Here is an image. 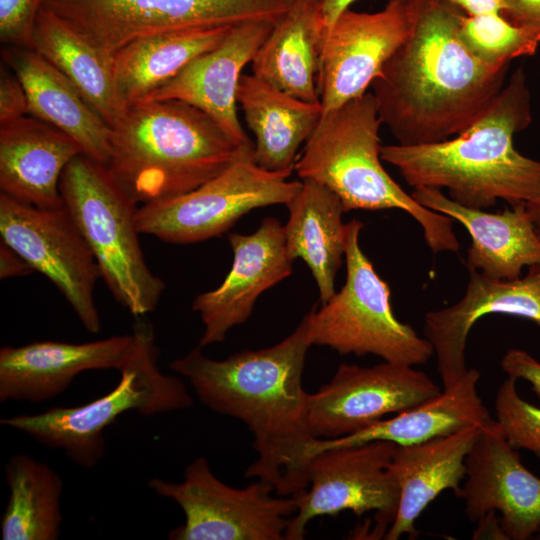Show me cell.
Returning <instances> with one entry per match:
<instances>
[{
	"mask_svg": "<svg viewBox=\"0 0 540 540\" xmlns=\"http://www.w3.org/2000/svg\"><path fill=\"white\" fill-rule=\"evenodd\" d=\"M4 52L6 62L25 89L28 115L58 128L80 146L82 154L106 167L112 127L72 82L39 53L19 47Z\"/></svg>",
	"mask_w": 540,
	"mask_h": 540,
	"instance_id": "24",
	"label": "cell"
},
{
	"mask_svg": "<svg viewBox=\"0 0 540 540\" xmlns=\"http://www.w3.org/2000/svg\"><path fill=\"white\" fill-rule=\"evenodd\" d=\"M297 195L286 205L289 219L284 226L289 258H301L317 284L319 298L326 303L335 293V278L345 256L348 225L336 194L325 186L301 180Z\"/></svg>",
	"mask_w": 540,
	"mask_h": 540,
	"instance_id": "29",
	"label": "cell"
},
{
	"mask_svg": "<svg viewBox=\"0 0 540 540\" xmlns=\"http://www.w3.org/2000/svg\"><path fill=\"white\" fill-rule=\"evenodd\" d=\"M479 379L480 372L468 368L453 385L413 408L344 437L316 439L311 446L310 457L326 449L377 440L391 441L396 445L418 444L472 425L488 426L494 419L478 394Z\"/></svg>",
	"mask_w": 540,
	"mask_h": 540,
	"instance_id": "25",
	"label": "cell"
},
{
	"mask_svg": "<svg viewBox=\"0 0 540 540\" xmlns=\"http://www.w3.org/2000/svg\"><path fill=\"white\" fill-rule=\"evenodd\" d=\"M232 26L171 30L137 38L120 48L113 55V67L127 107L145 100L194 58L215 47Z\"/></svg>",
	"mask_w": 540,
	"mask_h": 540,
	"instance_id": "30",
	"label": "cell"
},
{
	"mask_svg": "<svg viewBox=\"0 0 540 540\" xmlns=\"http://www.w3.org/2000/svg\"><path fill=\"white\" fill-rule=\"evenodd\" d=\"M381 125L375 97L369 92L323 113L294 171L301 180L315 181L336 194L345 212L402 210L419 223L433 253L458 251L453 219L420 205L384 169Z\"/></svg>",
	"mask_w": 540,
	"mask_h": 540,
	"instance_id": "5",
	"label": "cell"
},
{
	"mask_svg": "<svg viewBox=\"0 0 540 540\" xmlns=\"http://www.w3.org/2000/svg\"><path fill=\"white\" fill-rule=\"evenodd\" d=\"M228 241L233 251L228 274L217 288L197 295L192 303L203 324L201 348L223 342L233 327L250 317L257 298L293 270L284 226L275 217L264 218L252 234L230 233Z\"/></svg>",
	"mask_w": 540,
	"mask_h": 540,
	"instance_id": "17",
	"label": "cell"
},
{
	"mask_svg": "<svg viewBox=\"0 0 540 540\" xmlns=\"http://www.w3.org/2000/svg\"><path fill=\"white\" fill-rule=\"evenodd\" d=\"M477 528L473 532V539H504L508 540L505 535L499 518L495 512H489L477 520Z\"/></svg>",
	"mask_w": 540,
	"mask_h": 540,
	"instance_id": "40",
	"label": "cell"
},
{
	"mask_svg": "<svg viewBox=\"0 0 540 540\" xmlns=\"http://www.w3.org/2000/svg\"><path fill=\"white\" fill-rule=\"evenodd\" d=\"M535 536H536V539L540 540V529L537 531Z\"/></svg>",
	"mask_w": 540,
	"mask_h": 540,
	"instance_id": "43",
	"label": "cell"
},
{
	"mask_svg": "<svg viewBox=\"0 0 540 540\" xmlns=\"http://www.w3.org/2000/svg\"><path fill=\"white\" fill-rule=\"evenodd\" d=\"M60 192L115 300L136 318L154 311L165 283L145 261L136 225L137 204L104 165L84 154L66 166Z\"/></svg>",
	"mask_w": 540,
	"mask_h": 540,
	"instance_id": "7",
	"label": "cell"
},
{
	"mask_svg": "<svg viewBox=\"0 0 540 540\" xmlns=\"http://www.w3.org/2000/svg\"><path fill=\"white\" fill-rule=\"evenodd\" d=\"M525 205L527 213L540 239V195L536 199L526 203Z\"/></svg>",
	"mask_w": 540,
	"mask_h": 540,
	"instance_id": "42",
	"label": "cell"
},
{
	"mask_svg": "<svg viewBox=\"0 0 540 540\" xmlns=\"http://www.w3.org/2000/svg\"><path fill=\"white\" fill-rule=\"evenodd\" d=\"M80 154L70 136L33 116L0 125L1 193L40 208L62 207V173Z\"/></svg>",
	"mask_w": 540,
	"mask_h": 540,
	"instance_id": "22",
	"label": "cell"
},
{
	"mask_svg": "<svg viewBox=\"0 0 540 540\" xmlns=\"http://www.w3.org/2000/svg\"><path fill=\"white\" fill-rule=\"evenodd\" d=\"M0 235L55 285L88 332L101 330L94 298L99 267L65 206L40 208L1 193Z\"/></svg>",
	"mask_w": 540,
	"mask_h": 540,
	"instance_id": "13",
	"label": "cell"
},
{
	"mask_svg": "<svg viewBox=\"0 0 540 540\" xmlns=\"http://www.w3.org/2000/svg\"><path fill=\"white\" fill-rule=\"evenodd\" d=\"M482 428L476 424L422 443L396 445L388 467L400 488V500L384 539L418 536L415 523L426 507L444 490L455 493L460 488L466 457Z\"/></svg>",
	"mask_w": 540,
	"mask_h": 540,
	"instance_id": "23",
	"label": "cell"
},
{
	"mask_svg": "<svg viewBox=\"0 0 540 540\" xmlns=\"http://www.w3.org/2000/svg\"><path fill=\"white\" fill-rule=\"evenodd\" d=\"M531 122L530 91L519 67L483 113L456 138L420 145H385L381 159L408 185L446 188L460 205L485 210L498 199L511 207L540 195V161L519 153L516 133Z\"/></svg>",
	"mask_w": 540,
	"mask_h": 540,
	"instance_id": "3",
	"label": "cell"
},
{
	"mask_svg": "<svg viewBox=\"0 0 540 540\" xmlns=\"http://www.w3.org/2000/svg\"><path fill=\"white\" fill-rule=\"evenodd\" d=\"M501 368L508 377L528 381L540 398V362L521 349L508 350L501 360Z\"/></svg>",
	"mask_w": 540,
	"mask_h": 540,
	"instance_id": "36",
	"label": "cell"
},
{
	"mask_svg": "<svg viewBox=\"0 0 540 540\" xmlns=\"http://www.w3.org/2000/svg\"><path fill=\"white\" fill-rule=\"evenodd\" d=\"M290 175L265 170L255 163L253 151L245 153L194 190L138 207L137 229L174 244L220 237L253 209L287 205L302 186V181H289Z\"/></svg>",
	"mask_w": 540,
	"mask_h": 540,
	"instance_id": "9",
	"label": "cell"
},
{
	"mask_svg": "<svg viewBox=\"0 0 540 540\" xmlns=\"http://www.w3.org/2000/svg\"><path fill=\"white\" fill-rule=\"evenodd\" d=\"M276 22L260 20L232 26L215 47L194 58L142 102L184 101L210 116L238 142L253 144L238 118L237 91L243 69L252 62Z\"/></svg>",
	"mask_w": 540,
	"mask_h": 540,
	"instance_id": "19",
	"label": "cell"
},
{
	"mask_svg": "<svg viewBox=\"0 0 540 540\" xmlns=\"http://www.w3.org/2000/svg\"><path fill=\"white\" fill-rule=\"evenodd\" d=\"M32 50L62 72L113 128L126 113L115 80L113 56L46 7L37 16Z\"/></svg>",
	"mask_w": 540,
	"mask_h": 540,
	"instance_id": "28",
	"label": "cell"
},
{
	"mask_svg": "<svg viewBox=\"0 0 540 540\" xmlns=\"http://www.w3.org/2000/svg\"><path fill=\"white\" fill-rule=\"evenodd\" d=\"M347 225L346 281L320 309H311L312 345L341 355L371 354L397 364H426L434 354L432 344L396 318L389 285L360 247L363 223L352 219Z\"/></svg>",
	"mask_w": 540,
	"mask_h": 540,
	"instance_id": "8",
	"label": "cell"
},
{
	"mask_svg": "<svg viewBox=\"0 0 540 540\" xmlns=\"http://www.w3.org/2000/svg\"><path fill=\"white\" fill-rule=\"evenodd\" d=\"M237 102L255 136V163L268 171L292 174L301 145L322 117L321 103L300 100L253 74L241 76Z\"/></svg>",
	"mask_w": 540,
	"mask_h": 540,
	"instance_id": "26",
	"label": "cell"
},
{
	"mask_svg": "<svg viewBox=\"0 0 540 540\" xmlns=\"http://www.w3.org/2000/svg\"><path fill=\"white\" fill-rule=\"evenodd\" d=\"M29 263L15 250L1 241L0 244V278L22 277L33 272Z\"/></svg>",
	"mask_w": 540,
	"mask_h": 540,
	"instance_id": "38",
	"label": "cell"
},
{
	"mask_svg": "<svg viewBox=\"0 0 540 540\" xmlns=\"http://www.w3.org/2000/svg\"><path fill=\"white\" fill-rule=\"evenodd\" d=\"M293 0H44L109 55L129 42L161 32L278 21Z\"/></svg>",
	"mask_w": 540,
	"mask_h": 540,
	"instance_id": "11",
	"label": "cell"
},
{
	"mask_svg": "<svg viewBox=\"0 0 540 540\" xmlns=\"http://www.w3.org/2000/svg\"><path fill=\"white\" fill-rule=\"evenodd\" d=\"M253 149L193 105L151 100L129 107L112 128L106 168L144 205L194 190Z\"/></svg>",
	"mask_w": 540,
	"mask_h": 540,
	"instance_id": "4",
	"label": "cell"
},
{
	"mask_svg": "<svg viewBox=\"0 0 540 540\" xmlns=\"http://www.w3.org/2000/svg\"><path fill=\"white\" fill-rule=\"evenodd\" d=\"M148 486L184 513V523L169 533L171 540H284L297 510L295 497L277 495L266 482L244 488L225 484L205 457L186 466L182 482L154 477Z\"/></svg>",
	"mask_w": 540,
	"mask_h": 540,
	"instance_id": "10",
	"label": "cell"
},
{
	"mask_svg": "<svg viewBox=\"0 0 540 540\" xmlns=\"http://www.w3.org/2000/svg\"><path fill=\"white\" fill-rule=\"evenodd\" d=\"M324 27L320 0H293L256 52L252 74L307 102H320L317 74Z\"/></svg>",
	"mask_w": 540,
	"mask_h": 540,
	"instance_id": "27",
	"label": "cell"
},
{
	"mask_svg": "<svg viewBox=\"0 0 540 540\" xmlns=\"http://www.w3.org/2000/svg\"><path fill=\"white\" fill-rule=\"evenodd\" d=\"M408 0L374 13L345 10L325 32L317 87L323 113L362 96L411 28Z\"/></svg>",
	"mask_w": 540,
	"mask_h": 540,
	"instance_id": "15",
	"label": "cell"
},
{
	"mask_svg": "<svg viewBox=\"0 0 540 540\" xmlns=\"http://www.w3.org/2000/svg\"><path fill=\"white\" fill-rule=\"evenodd\" d=\"M440 392L434 380L414 366L387 361L368 367L343 363L328 383L310 393L308 427L316 439L344 437Z\"/></svg>",
	"mask_w": 540,
	"mask_h": 540,
	"instance_id": "14",
	"label": "cell"
},
{
	"mask_svg": "<svg viewBox=\"0 0 540 540\" xmlns=\"http://www.w3.org/2000/svg\"><path fill=\"white\" fill-rule=\"evenodd\" d=\"M356 0H320V13L325 32L336 19Z\"/></svg>",
	"mask_w": 540,
	"mask_h": 540,
	"instance_id": "41",
	"label": "cell"
},
{
	"mask_svg": "<svg viewBox=\"0 0 540 540\" xmlns=\"http://www.w3.org/2000/svg\"><path fill=\"white\" fill-rule=\"evenodd\" d=\"M312 310L281 342L243 350L226 359L207 357L201 347L169 367L185 377L209 409L243 422L253 435L256 460L247 478L270 484L277 495L298 497L308 487L310 393L302 377L311 340Z\"/></svg>",
	"mask_w": 540,
	"mask_h": 540,
	"instance_id": "1",
	"label": "cell"
},
{
	"mask_svg": "<svg viewBox=\"0 0 540 540\" xmlns=\"http://www.w3.org/2000/svg\"><path fill=\"white\" fill-rule=\"evenodd\" d=\"M9 498L3 540H55L61 534L63 480L47 463L16 454L5 466Z\"/></svg>",
	"mask_w": 540,
	"mask_h": 540,
	"instance_id": "31",
	"label": "cell"
},
{
	"mask_svg": "<svg viewBox=\"0 0 540 540\" xmlns=\"http://www.w3.org/2000/svg\"><path fill=\"white\" fill-rule=\"evenodd\" d=\"M420 205L460 222L471 236L468 268L497 280L521 276L524 267L540 265V239L521 203L496 213L469 208L440 189L418 187L411 193Z\"/></svg>",
	"mask_w": 540,
	"mask_h": 540,
	"instance_id": "21",
	"label": "cell"
},
{
	"mask_svg": "<svg viewBox=\"0 0 540 540\" xmlns=\"http://www.w3.org/2000/svg\"><path fill=\"white\" fill-rule=\"evenodd\" d=\"M469 282L457 303L431 310L424 317V334L434 349L437 371L444 388L468 370L467 338L473 325L488 314H504L533 321L540 328V265L529 267L524 277L491 279L468 268Z\"/></svg>",
	"mask_w": 540,
	"mask_h": 540,
	"instance_id": "18",
	"label": "cell"
},
{
	"mask_svg": "<svg viewBox=\"0 0 540 540\" xmlns=\"http://www.w3.org/2000/svg\"><path fill=\"white\" fill-rule=\"evenodd\" d=\"M396 444L371 441L323 450L308 464V487L298 497L285 540L304 538L315 517L349 510L357 516L374 512L372 535L383 536L397 515L400 488L388 465Z\"/></svg>",
	"mask_w": 540,
	"mask_h": 540,
	"instance_id": "12",
	"label": "cell"
},
{
	"mask_svg": "<svg viewBox=\"0 0 540 540\" xmlns=\"http://www.w3.org/2000/svg\"><path fill=\"white\" fill-rule=\"evenodd\" d=\"M503 16L515 25L540 34V0H504Z\"/></svg>",
	"mask_w": 540,
	"mask_h": 540,
	"instance_id": "37",
	"label": "cell"
},
{
	"mask_svg": "<svg viewBox=\"0 0 540 540\" xmlns=\"http://www.w3.org/2000/svg\"><path fill=\"white\" fill-rule=\"evenodd\" d=\"M28 115V99L18 77L3 67L0 73V125Z\"/></svg>",
	"mask_w": 540,
	"mask_h": 540,
	"instance_id": "35",
	"label": "cell"
},
{
	"mask_svg": "<svg viewBox=\"0 0 540 540\" xmlns=\"http://www.w3.org/2000/svg\"><path fill=\"white\" fill-rule=\"evenodd\" d=\"M454 494L472 522L499 512L508 540L531 539L540 529V478L523 465L495 420L469 451L464 482Z\"/></svg>",
	"mask_w": 540,
	"mask_h": 540,
	"instance_id": "16",
	"label": "cell"
},
{
	"mask_svg": "<svg viewBox=\"0 0 540 540\" xmlns=\"http://www.w3.org/2000/svg\"><path fill=\"white\" fill-rule=\"evenodd\" d=\"M44 0H0V40L11 47L32 49V35Z\"/></svg>",
	"mask_w": 540,
	"mask_h": 540,
	"instance_id": "34",
	"label": "cell"
},
{
	"mask_svg": "<svg viewBox=\"0 0 540 540\" xmlns=\"http://www.w3.org/2000/svg\"><path fill=\"white\" fill-rule=\"evenodd\" d=\"M133 333L85 342L35 341L0 349V401L40 403L63 393L89 370H120Z\"/></svg>",
	"mask_w": 540,
	"mask_h": 540,
	"instance_id": "20",
	"label": "cell"
},
{
	"mask_svg": "<svg viewBox=\"0 0 540 540\" xmlns=\"http://www.w3.org/2000/svg\"><path fill=\"white\" fill-rule=\"evenodd\" d=\"M459 37L478 60L492 66L534 55L540 45L539 33L513 24L500 13L465 15Z\"/></svg>",
	"mask_w": 540,
	"mask_h": 540,
	"instance_id": "32",
	"label": "cell"
},
{
	"mask_svg": "<svg viewBox=\"0 0 540 540\" xmlns=\"http://www.w3.org/2000/svg\"><path fill=\"white\" fill-rule=\"evenodd\" d=\"M411 28L371 84L400 145L446 140L469 127L504 87L509 64L478 60L463 44L466 15L442 0H408Z\"/></svg>",
	"mask_w": 540,
	"mask_h": 540,
	"instance_id": "2",
	"label": "cell"
},
{
	"mask_svg": "<svg viewBox=\"0 0 540 540\" xmlns=\"http://www.w3.org/2000/svg\"><path fill=\"white\" fill-rule=\"evenodd\" d=\"M516 381L508 377L500 385L494 401L495 421L513 449L528 450L540 459V408L520 397Z\"/></svg>",
	"mask_w": 540,
	"mask_h": 540,
	"instance_id": "33",
	"label": "cell"
},
{
	"mask_svg": "<svg viewBox=\"0 0 540 540\" xmlns=\"http://www.w3.org/2000/svg\"><path fill=\"white\" fill-rule=\"evenodd\" d=\"M134 340L109 393L74 407H51L42 413L3 418L6 427L27 434L50 449L62 450L75 464L92 468L105 454V429L128 411L143 416L189 408L193 398L176 376L158 365L159 349L153 327L137 318Z\"/></svg>",
	"mask_w": 540,
	"mask_h": 540,
	"instance_id": "6",
	"label": "cell"
},
{
	"mask_svg": "<svg viewBox=\"0 0 540 540\" xmlns=\"http://www.w3.org/2000/svg\"><path fill=\"white\" fill-rule=\"evenodd\" d=\"M460 9L467 16H476L487 13L504 14L506 4L504 0H442Z\"/></svg>",
	"mask_w": 540,
	"mask_h": 540,
	"instance_id": "39",
	"label": "cell"
}]
</instances>
